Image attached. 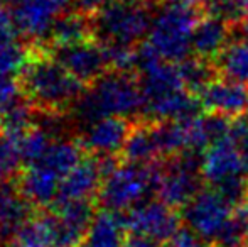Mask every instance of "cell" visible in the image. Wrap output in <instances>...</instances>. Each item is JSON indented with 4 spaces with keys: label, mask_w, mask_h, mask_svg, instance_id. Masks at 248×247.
<instances>
[{
    "label": "cell",
    "mask_w": 248,
    "mask_h": 247,
    "mask_svg": "<svg viewBox=\"0 0 248 247\" xmlns=\"http://www.w3.org/2000/svg\"><path fill=\"white\" fill-rule=\"evenodd\" d=\"M22 95L37 112L71 114L86 86L75 80L44 48H31V56L19 76Z\"/></svg>",
    "instance_id": "6da1fadb"
},
{
    "label": "cell",
    "mask_w": 248,
    "mask_h": 247,
    "mask_svg": "<svg viewBox=\"0 0 248 247\" xmlns=\"http://www.w3.org/2000/svg\"><path fill=\"white\" fill-rule=\"evenodd\" d=\"M145 99L137 75L107 71L85 90L81 99L73 107V119L81 127L101 120L105 117H144Z\"/></svg>",
    "instance_id": "7a4b0ae2"
},
{
    "label": "cell",
    "mask_w": 248,
    "mask_h": 247,
    "mask_svg": "<svg viewBox=\"0 0 248 247\" xmlns=\"http://www.w3.org/2000/svg\"><path fill=\"white\" fill-rule=\"evenodd\" d=\"M201 9L191 0H162L154 14L145 48L167 63H181L193 54L191 39L201 19Z\"/></svg>",
    "instance_id": "3957f363"
},
{
    "label": "cell",
    "mask_w": 248,
    "mask_h": 247,
    "mask_svg": "<svg viewBox=\"0 0 248 247\" xmlns=\"http://www.w3.org/2000/svg\"><path fill=\"white\" fill-rule=\"evenodd\" d=\"M95 39L103 46H140L147 39L154 14L147 2L110 0L92 17Z\"/></svg>",
    "instance_id": "277c9868"
},
{
    "label": "cell",
    "mask_w": 248,
    "mask_h": 247,
    "mask_svg": "<svg viewBox=\"0 0 248 247\" xmlns=\"http://www.w3.org/2000/svg\"><path fill=\"white\" fill-rule=\"evenodd\" d=\"M160 173L162 165H120L103 180L96 198L101 210L122 214L149 201L150 195L157 193Z\"/></svg>",
    "instance_id": "5b68a950"
},
{
    "label": "cell",
    "mask_w": 248,
    "mask_h": 247,
    "mask_svg": "<svg viewBox=\"0 0 248 247\" xmlns=\"http://www.w3.org/2000/svg\"><path fill=\"white\" fill-rule=\"evenodd\" d=\"M201 156L184 152L162 165L157 197L170 208H186L201 193Z\"/></svg>",
    "instance_id": "8992f818"
},
{
    "label": "cell",
    "mask_w": 248,
    "mask_h": 247,
    "mask_svg": "<svg viewBox=\"0 0 248 247\" xmlns=\"http://www.w3.org/2000/svg\"><path fill=\"white\" fill-rule=\"evenodd\" d=\"M236 208L238 207L230 203L219 191L208 188L202 190L186 208H183V218L186 227L213 246Z\"/></svg>",
    "instance_id": "52a82bcc"
},
{
    "label": "cell",
    "mask_w": 248,
    "mask_h": 247,
    "mask_svg": "<svg viewBox=\"0 0 248 247\" xmlns=\"http://www.w3.org/2000/svg\"><path fill=\"white\" fill-rule=\"evenodd\" d=\"M49 53L73 78L85 86H92L105 73L110 71L107 48L96 39L69 46H52Z\"/></svg>",
    "instance_id": "ba28073f"
},
{
    "label": "cell",
    "mask_w": 248,
    "mask_h": 247,
    "mask_svg": "<svg viewBox=\"0 0 248 247\" xmlns=\"http://www.w3.org/2000/svg\"><path fill=\"white\" fill-rule=\"evenodd\" d=\"M69 7H73V0H19L12 7L17 34L32 44L44 41Z\"/></svg>",
    "instance_id": "9c48e42d"
},
{
    "label": "cell",
    "mask_w": 248,
    "mask_h": 247,
    "mask_svg": "<svg viewBox=\"0 0 248 247\" xmlns=\"http://www.w3.org/2000/svg\"><path fill=\"white\" fill-rule=\"evenodd\" d=\"M124 218L128 234L144 235L159 244H166L181 229L179 214L160 200L144 201L124 215Z\"/></svg>",
    "instance_id": "30bf717a"
},
{
    "label": "cell",
    "mask_w": 248,
    "mask_h": 247,
    "mask_svg": "<svg viewBox=\"0 0 248 247\" xmlns=\"http://www.w3.org/2000/svg\"><path fill=\"white\" fill-rule=\"evenodd\" d=\"M243 161L238 142L233 135L209 146L201 154V176L211 188L243 178Z\"/></svg>",
    "instance_id": "8fae6325"
},
{
    "label": "cell",
    "mask_w": 248,
    "mask_h": 247,
    "mask_svg": "<svg viewBox=\"0 0 248 247\" xmlns=\"http://www.w3.org/2000/svg\"><path fill=\"white\" fill-rule=\"evenodd\" d=\"M199 105L206 114L238 120L248 110V86L230 78H215L198 95Z\"/></svg>",
    "instance_id": "7c38bea8"
},
{
    "label": "cell",
    "mask_w": 248,
    "mask_h": 247,
    "mask_svg": "<svg viewBox=\"0 0 248 247\" xmlns=\"http://www.w3.org/2000/svg\"><path fill=\"white\" fill-rule=\"evenodd\" d=\"M134 124L122 117H105L83 127L76 137L85 151L92 156H118L124 151Z\"/></svg>",
    "instance_id": "4fadbf2b"
},
{
    "label": "cell",
    "mask_w": 248,
    "mask_h": 247,
    "mask_svg": "<svg viewBox=\"0 0 248 247\" xmlns=\"http://www.w3.org/2000/svg\"><path fill=\"white\" fill-rule=\"evenodd\" d=\"M232 26L233 24L216 14H202L194 27L193 39H191L193 56L211 63L218 60L230 44Z\"/></svg>",
    "instance_id": "5bb4252c"
},
{
    "label": "cell",
    "mask_w": 248,
    "mask_h": 247,
    "mask_svg": "<svg viewBox=\"0 0 248 247\" xmlns=\"http://www.w3.org/2000/svg\"><path fill=\"white\" fill-rule=\"evenodd\" d=\"M103 175L100 171L96 156H86L68 176L61 181L56 203L61 201H78L98 198L103 185Z\"/></svg>",
    "instance_id": "9a60e30c"
},
{
    "label": "cell",
    "mask_w": 248,
    "mask_h": 247,
    "mask_svg": "<svg viewBox=\"0 0 248 247\" xmlns=\"http://www.w3.org/2000/svg\"><path fill=\"white\" fill-rule=\"evenodd\" d=\"M20 195L34 208H51L59 195L61 180L39 166H26L16 181Z\"/></svg>",
    "instance_id": "2e32d148"
},
{
    "label": "cell",
    "mask_w": 248,
    "mask_h": 247,
    "mask_svg": "<svg viewBox=\"0 0 248 247\" xmlns=\"http://www.w3.org/2000/svg\"><path fill=\"white\" fill-rule=\"evenodd\" d=\"M34 215V207L20 195L16 181L0 185V239L10 242Z\"/></svg>",
    "instance_id": "e0dca14e"
},
{
    "label": "cell",
    "mask_w": 248,
    "mask_h": 247,
    "mask_svg": "<svg viewBox=\"0 0 248 247\" xmlns=\"http://www.w3.org/2000/svg\"><path fill=\"white\" fill-rule=\"evenodd\" d=\"M85 149L81 148L78 139H58L51 144L47 152L36 166L49 171L56 178L62 180L86 158Z\"/></svg>",
    "instance_id": "ac0fdd59"
},
{
    "label": "cell",
    "mask_w": 248,
    "mask_h": 247,
    "mask_svg": "<svg viewBox=\"0 0 248 247\" xmlns=\"http://www.w3.org/2000/svg\"><path fill=\"white\" fill-rule=\"evenodd\" d=\"M122 158L130 165H157L160 161L159 146L152 131V124L147 120L135 124L127 139Z\"/></svg>",
    "instance_id": "d6986e66"
},
{
    "label": "cell",
    "mask_w": 248,
    "mask_h": 247,
    "mask_svg": "<svg viewBox=\"0 0 248 247\" xmlns=\"http://www.w3.org/2000/svg\"><path fill=\"white\" fill-rule=\"evenodd\" d=\"M127 239L124 215L100 210L90 227L85 247H124Z\"/></svg>",
    "instance_id": "ffe728a7"
},
{
    "label": "cell",
    "mask_w": 248,
    "mask_h": 247,
    "mask_svg": "<svg viewBox=\"0 0 248 247\" xmlns=\"http://www.w3.org/2000/svg\"><path fill=\"white\" fill-rule=\"evenodd\" d=\"M90 39H95L92 17L76 10H68L66 14H62L56 20L49 36L52 46H69V44L85 43Z\"/></svg>",
    "instance_id": "44dd1931"
},
{
    "label": "cell",
    "mask_w": 248,
    "mask_h": 247,
    "mask_svg": "<svg viewBox=\"0 0 248 247\" xmlns=\"http://www.w3.org/2000/svg\"><path fill=\"white\" fill-rule=\"evenodd\" d=\"M216 68L225 78L235 80L248 86V39L242 37L228 44L221 56L216 60Z\"/></svg>",
    "instance_id": "7402d4cb"
},
{
    "label": "cell",
    "mask_w": 248,
    "mask_h": 247,
    "mask_svg": "<svg viewBox=\"0 0 248 247\" xmlns=\"http://www.w3.org/2000/svg\"><path fill=\"white\" fill-rule=\"evenodd\" d=\"M177 68H179L181 80H183L186 90L196 97L216 78L213 63L193 56V54L177 63Z\"/></svg>",
    "instance_id": "603a6c76"
},
{
    "label": "cell",
    "mask_w": 248,
    "mask_h": 247,
    "mask_svg": "<svg viewBox=\"0 0 248 247\" xmlns=\"http://www.w3.org/2000/svg\"><path fill=\"white\" fill-rule=\"evenodd\" d=\"M14 247H52L51 227L46 214H34L10 241Z\"/></svg>",
    "instance_id": "cb8c5ba5"
},
{
    "label": "cell",
    "mask_w": 248,
    "mask_h": 247,
    "mask_svg": "<svg viewBox=\"0 0 248 247\" xmlns=\"http://www.w3.org/2000/svg\"><path fill=\"white\" fill-rule=\"evenodd\" d=\"M31 56V48H26L17 39L0 43V76L17 78L24 71Z\"/></svg>",
    "instance_id": "d4e9b609"
},
{
    "label": "cell",
    "mask_w": 248,
    "mask_h": 247,
    "mask_svg": "<svg viewBox=\"0 0 248 247\" xmlns=\"http://www.w3.org/2000/svg\"><path fill=\"white\" fill-rule=\"evenodd\" d=\"M16 142H17V148H19L22 163L26 166H32L44 158V154H46L47 149L51 148L54 139H52L46 131H43L41 127L34 125L31 131H27L26 134L20 139H17Z\"/></svg>",
    "instance_id": "484cf974"
},
{
    "label": "cell",
    "mask_w": 248,
    "mask_h": 247,
    "mask_svg": "<svg viewBox=\"0 0 248 247\" xmlns=\"http://www.w3.org/2000/svg\"><path fill=\"white\" fill-rule=\"evenodd\" d=\"M211 247H248V208L238 207Z\"/></svg>",
    "instance_id": "4316f807"
},
{
    "label": "cell",
    "mask_w": 248,
    "mask_h": 247,
    "mask_svg": "<svg viewBox=\"0 0 248 247\" xmlns=\"http://www.w3.org/2000/svg\"><path fill=\"white\" fill-rule=\"evenodd\" d=\"M20 165H24V163L20 158L17 142L0 132V185L12 183L14 178H19V175L24 169L20 168Z\"/></svg>",
    "instance_id": "83f0119b"
},
{
    "label": "cell",
    "mask_w": 248,
    "mask_h": 247,
    "mask_svg": "<svg viewBox=\"0 0 248 247\" xmlns=\"http://www.w3.org/2000/svg\"><path fill=\"white\" fill-rule=\"evenodd\" d=\"M107 48L108 68L110 71L137 75L139 71V48L134 46H105Z\"/></svg>",
    "instance_id": "f1b7e54d"
},
{
    "label": "cell",
    "mask_w": 248,
    "mask_h": 247,
    "mask_svg": "<svg viewBox=\"0 0 248 247\" xmlns=\"http://www.w3.org/2000/svg\"><path fill=\"white\" fill-rule=\"evenodd\" d=\"M24 99L17 78H3L0 76V117L9 112L17 102Z\"/></svg>",
    "instance_id": "f546056e"
},
{
    "label": "cell",
    "mask_w": 248,
    "mask_h": 247,
    "mask_svg": "<svg viewBox=\"0 0 248 247\" xmlns=\"http://www.w3.org/2000/svg\"><path fill=\"white\" fill-rule=\"evenodd\" d=\"M166 247H211V244H208L201 235H198L189 227H181L166 242Z\"/></svg>",
    "instance_id": "4dcf8cb0"
},
{
    "label": "cell",
    "mask_w": 248,
    "mask_h": 247,
    "mask_svg": "<svg viewBox=\"0 0 248 247\" xmlns=\"http://www.w3.org/2000/svg\"><path fill=\"white\" fill-rule=\"evenodd\" d=\"M17 36L19 34H17L16 22H14L12 9L0 0V43L2 41L17 39Z\"/></svg>",
    "instance_id": "1f68e13d"
},
{
    "label": "cell",
    "mask_w": 248,
    "mask_h": 247,
    "mask_svg": "<svg viewBox=\"0 0 248 247\" xmlns=\"http://www.w3.org/2000/svg\"><path fill=\"white\" fill-rule=\"evenodd\" d=\"M233 137L238 142L240 152H242V161L245 173L248 175V124L247 120H235L233 124Z\"/></svg>",
    "instance_id": "d6a6232c"
},
{
    "label": "cell",
    "mask_w": 248,
    "mask_h": 247,
    "mask_svg": "<svg viewBox=\"0 0 248 247\" xmlns=\"http://www.w3.org/2000/svg\"><path fill=\"white\" fill-rule=\"evenodd\" d=\"M108 2L110 0H73V10L88 17H95Z\"/></svg>",
    "instance_id": "836d02e7"
},
{
    "label": "cell",
    "mask_w": 248,
    "mask_h": 247,
    "mask_svg": "<svg viewBox=\"0 0 248 247\" xmlns=\"http://www.w3.org/2000/svg\"><path fill=\"white\" fill-rule=\"evenodd\" d=\"M124 247H160V244L149 237H144V235L128 234L127 239H125Z\"/></svg>",
    "instance_id": "e575fe53"
},
{
    "label": "cell",
    "mask_w": 248,
    "mask_h": 247,
    "mask_svg": "<svg viewBox=\"0 0 248 247\" xmlns=\"http://www.w3.org/2000/svg\"><path fill=\"white\" fill-rule=\"evenodd\" d=\"M191 2H194L199 9L204 10V12H211V10H215L216 7L225 2V0H191Z\"/></svg>",
    "instance_id": "d590c367"
},
{
    "label": "cell",
    "mask_w": 248,
    "mask_h": 247,
    "mask_svg": "<svg viewBox=\"0 0 248 247\" xmlns=\"http://www.w3.org/2000/svg\"><path fill=\"white\" fill-rule=\"evenodd\" d=\"M228 2L235 9V12L240 16V19L248 12V0H228Z\"/></svg>",
    "instance_id": "8d00e7d4"
},
{
    "label": "cell",
    "mask_w": 248,
    "mask_h": 247,
    "mask_svg": "<svg viewBox=\"0 0 248 247\" xmlns=\"http://www.w3.org/2000/svg\"><path fill=\"white\" fill-rule=\"evenodd\" d=\"M236 26H238L240 33L243 34V37H247V39H248V12L238 20V24H236Z\"/></svg>",
    "instance_id": "74e56055"
},
{
    "label": "cell",
    "mask_w": 248,
    "mask_h": 247,
    "mask_svg": "<svg viewBox=\"0 0 248 247\" xmlns=\"http://www.w3.org/2000/svg\"><path fill=\"white\" fill-rule=\"evenodd\" d=\"M2 2H3V3H7V5H9L10 9H12V7L16 5L17 2H19V0H2Z\"/></svg>",
    "instance_id": "f35d334b"
},
{
    "label": "cell",
    "mask_w": 248,
    "mask_h": 247,
    "mask_svg": "<svg viewBox=\"0 0 248 247\" xmlns=\"http://www.w3.org/2000/svg\"><path fill=\"white\" fill-rule=\"evenodd\" d=\"M245 207L248 208V185H247V197H245Z\"/></svg>",
    "instance_id": "ab89813d"
},
{
    "label": "cell",
    "mask_w": 248,
    "mask_h": 247,
    "mask_svg": "<svg viewBox=\"0 0 248 247\" xmlns=\"http://www.w3.org/2000/svg\"><path fill=\"white\" fill-rule=\"evenodd\" d=\"M245 120H247V124H248V110H247V119Z\"/></svg>",
    "instance_id": "60d3db41"
},
{
    "label": "cell",
    "mask_w": 248,
    "mask_h": 247,
    "mask_svg": "<svg viewBox=\"0 0 248 247\" xmlns=\"http://www.w3.org/2000/svg\"><path fill=\"white\" fill-rule=\"evenodd\" d=\"M140 2H145V0H140Z\"/></svg>",
    "instance_id": "b9f144b4"
}]
</instances>
